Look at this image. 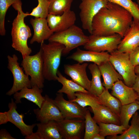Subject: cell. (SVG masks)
Returning a JSON list of instances; mask_svg holds the SVG:
<instances>
[{
	"label": "cell",
	"mask_w": 139,
	"mask_h": 139,
	"mask_svg": "<svg viewBox=\"0 0 139 139\" xmlns=\"http://www.w3.org/2000/svg\"><path fill=\"white\" fill-rule=\"evenodd\" d=\"M133 20L132 15L127 10L118 4L108 2L93 18L91 34L107 36L117 34L123 38Z\"/></svg>",
	"instance_id": "obj_1"
},
{
	"label": "cell",
	"mask_w": 139,
	"mask_h": 139,
	"mask_svg": "<svg viewBox=\"0 0 139 139\" xmlns=\"http://www.w3.org/2000/svg\"><path fill=\"white\" fill-rule=\"evenodd\" d=\"M17 11L18 14L13 21L11 31L12 46L15 50L20 53L22 58L30 55L32 50L28 47L27 41L31 36L30 28L24 22L25 18L27 16L22 9V2L19 0L12 5Z\"/></svg>",
	"instance_id": "obj_2"
},
{
	"label": "cell",
	"mask_w": 139,
	"mask_h": 139,
	"mask_svg": "<svg viewBox=\"0 0 139 139\" xmlns=\"http://www.w3.org/2000/svg\"><path fill=\"white\" fill-rule=\"evenodd\" d=\"M40 47L42 50L44 78L49 81H56L64 46L58 42H49L48 44H41Z\"/></svg>",
	"instance_id": "obj_3"
},
{
	"label": "cell",
	"mask_w": 139,
	"mask_h": 139,
	"mask_svg": "<svg viewBox=\"0 0 139 139\" xmlns=\"http://www.w3.org/2000/svg\"><path fill=\"white\" fill-rule=\"evenodd\" d=\"M89 38L80 28L74 24L65 30L55 32L48 40L49 42H57L63 45L62 55H65L75 48L84 46Z\"/></svg>",
	"instance_id": "obj_4"
},
{
	"label": "cell",
	"mask_w": 139,
	"mask_h": 139,
	"mask_svg": "<svg viewBox=\"0 0 139 139\" xmlns=\"http://www.w3.org/2000/svg\"><path fill=\"white\" fill-rule=\"evenodd\" d=\"M25 74L31 77L32 86L37 85L42 89L44 87L45 78L43 73V60L42 50L35 55H27L23 58L21 63Z\"/></svg>",
	"instance_id": "obj_5"
},
{
	"label": "cell",
	"mask_w": 139,
	"mask_h": 139,
	"mask_svg": "<svg viewBox=\"0 0 139 139\" xmlns=\"http://www.w3.org/2000/svg\"><path fill=\"white\" fill-rule=\"evenodd\" d=\"M116 70L123 77L125 84L132 87L136 77L135 66L131 63L129 54L116 50L110 53L109 60Z\"/></svg>",
	"instance_id": "obj_6"
},
{
	"label": "cell",
	"mask_w": 139,
	"mask_h": 139,
	"mask_svg": "<svg viewBox=\"0 0 139 139\" xmlns=\"http://www.w3.org/2000/svg\"><path fill=\"white\" fill-rule=\"evenodd\" d=\"M8 68L12 73L13 78V86L6 93V95L11 96L25 87L31 88L32 86L29 76L24 72L22 67L20 66L18 62V58L14 54L11 56L8 55Z\"/></svg>",
	"instance_id": "obj_7"
},
{
	"label": "cell",
	"mask_w": 139,
	"mask_h": 139,
	"mask_svg": "<svg viewBox=\"0 0 139 139\" xmlns=\"http://www.w3.org/2000/svg\"><path fill=\"white\" fill-rule=\"evenodd\" d=\"M89 38L88 42L83 46L84 49L98 52L106 51L110 53L117 50L122 38L117 34L107 36L91 34Z\"/></svg>",
	"instance_id": "obj_8"
},
{
	"label": "cell",
	"mask_w": 139,
	"mask_h": 139,
	"mask_svg": "<svg viewBox=\"0 0 139 139\" xmlns=\"http://www.w3.org/2000/svg\"><path fill=\"white\" fill-rule=\"evenodd\" d=\"M108 2L107 0H84L80 4L79 16L82 28L91 34L92 32V23L93 18Z\"/></svg>",
	"instance_id": "obj_9"
},
{
	"label": "cell",
	"mask_w": 139,
	"mask_h": 139,
	"mask_svg": "<svg viewBox=\"0 0 139 139\" xmlns=\"http://www.w3.org/2000/svg\"><path fill=\"white\" fill-rule=\"evenodd\" d=\"M45 98L41 108L33 109L37 120L40 123H44L52 120L58 122L64 119L62 114L54 100L46 94Z\"/></svg>",
	"instance_id": "obj_10"
},
{
	"label": "cell",
	"mask_w": 139,
	"mask_h": 139,
	"mask_svg": "<svg viewBox=\"0 0 139 139\" xmlns=\"http://www.w3.org/2000/svg\"><path fill=\"white\" fill-rule=\"evenodd\" d=\"M57 122L64 139H84L85 120L77 118H64Z\"/></svg>",
	"instance_id": "obj_11"
},
{
	"label": "cell",
	"mask_w": 139,
	"mask_h": 139,
	"mask_svg": "<svg viewBox=\"0 0 139 139\" xmlns=\"http://www.w3.org/2000/svg\"><path fill=\"white\" fill-rule=\"evenodd\" d=\"M54 100L64 118H77L85 120L88 108L83 107L75 102L66 100L62 93H57Z\"/></svg>",
	"instance_id": "obj_12"
},
{
	"label": "cell",
	"mask_w": 139,
	"mask_h": 139,
	"mask_svg": "<svg viewBox=\"0 0 139 139\" xmlns=\"http://www.w3.org/2000/svg\"><path fill=\"white\" fill-rule=\"evenodd\" d=\"M48 25L54 32L65 30L75 24L76 20L75 13L71 10L61 15L49 14L46 18Z\"/></svg>",
	"instance_id": "obj_13"
},
{
	"label": "cell",
	"mask_w": 139,
	"mask_h": 139,
	"mask_svg": "<svg viewBox=\"0 0 139 139\" xmlns=\"http://www.w3.org/2000/svg\"><path fill=\"white\" fill-rule=\"evenodd\" d=\"M87 63L81 64L78 63L72 65L65 64L64 72L71 77L72 80L88 91L90 89L91 81L89 79L86 73Z\"/></svg>",
	"instance_id": "obj_14"
},
{
	"label": "cell",
	"mask_w": 139,
	"mask_h": 139,
	"mask_svg": "<svg viewBox=\"0 0 139 139\" xmlns=\"http://www.w3.org/2000/svg\"><path fill=\"white\" fill-rule=\"evenodd\" d=\"M139 46V19L133 18L126 34L119 45V51L130 53Z\"/></svg>",
	"instance_id": "obj_15"
},
{
	"label": "cell",
	"mask_w": 139,
	"mask_h": 139,
	"mask_svg": "<svg viewBox=\"0 0 139 139\" xmlns=\"http://www.w3.org/2000/svg\"><path fill=\"white\" fill-rule=\"evenodd\" d=\"M110 54L107 51L98 52L84 50L77 48L76 51L67 57L82 64L85 62H91L98 66L109 60Z\"/></svg>",
	"instance_id": "obj_16"
},
{
	"label": "cell",
	"mask_w": 139,
	"mask_h": 139,
	"mask_svg": "<svg viewBox=\"0 0 139 139\" xmlns=\"http://www.w3.org/2000/svg\"><path fill=\"white\" fill-rule=\"evenodd\" d=\"M30 22L33 29V35L30 41L31 44L35 42L40 44L43 43L54 33L49 27L46 19L31 18Z\"/></svg>",
	"instance_id": "obj_17"
},
{
	"label": "cell",
	"mask_w": 139,
	"mask_h": 139,
	"mask_svg": "<svg viewBox=\"0 0 139 139\" xmlns=\"http://www.w3.org/2000/svg\"><path fill=\"white\" fill-rule=\"evenodd\" d=\"M16 103L11 99V102L8 104L9 110L7 111L9 122L12 123L20 130L22 134L24 136L29 135L33 132V129L36 125V124L28 125L25 124L23 119L24 115L20 114L16 110Z\"/></svg>",
	"instance_id": "obj_18"
},
{
	"label": "cell",
	"mask_w": 139,
	"mask_h": 139,
	"mask_svg": "<svg viewBox=\"0 0 139 139\" xmlns=\"http://www.w3.org/2000/svg\"><path fill=\"white\" fill-rule=\"evenodd\" d=\"M111 89V95L118 98L122 105L137 100L138 96L136 92L132 87L127 86L121 80L116 82Z\"/></svg>",
	"instance_id": "obj_19"
},
{
	"label": "cell",
	"mask_w": 139,
	"mask_h": 139,
	"mask_svg": "<svg viewBox=\"0 0 139 139\" xmlns=\"http://www.w3.org/2000/svg\"><path fill=\"white\" fill-rule=\"evenodd\" d=\"M43 92L42 89L35 85L32 86L31 88L25 87L20 91L19 92L15 93L13 95L15 102L16 103H21V99L25 98L31 101L41 108L42 103L45 100V96H42L41 93Z\"/></svg>",
	"instance_id": "obj_20"
},
{
	"label": "cell",
	"mask_w": 139,
	"mask_h": 139,
	"mask_svg": "<svg viewBox=\"0 0 139 139\" xmlns=\"http://www.w3.org/2000/svg\"><path fill=\"white\" fill-rule=\"evenodd\" d=\"M56 80L62 85V88L58 90L57 92L66 94L69 100L72 101L75 98V93L77 92L89 93L88 90L72 80L66 78L58 70Z\"/></svg>",
	"instance_id": "obj_21"
},
{
	"label": "cell",
	"mask_w": 139,
	"mask_h": 139,
	"mask_svg": "<svg viewBox=\"0 0 139 139\" xmlns=\"http://www.w3.org/2000/svg\"><path fill=\"white\" fill-rule=\"evenodd\" d=\"M98 66L103 79L102 84L106 89H111L116 82L123 80L122 76L116 71L109 60Z\"/></svg>",
	"instance_id": "obj_22"
},
{
	"label": "cell",
	"mask_w": 139,
	"mask_h": 139,
	"mask_svg": "<svg viewBox=\"0 0 139 139\" xmlns=\"http://www.w3.org/2000/svg\"><path fill=\"white\" fill-rule=\"evenodd\" d=\"M92 110L94 114L93 118L97 123L101 122L121 125L119 116L105 106L100 104Z\"/></svg>",
	"instance_id": "obj_23"
},
{
	"label": "cell",
	"mask_w": 139,
	"mask_h": 139,
	"mask_svg": "<svg viewBox=\"0 0 139 139\" xmlns=\"http://www.w3.org/2000/svg\"><path fill=\"white\" fill-rule=\"evenodd\" d=\"M37 131L41 134L43 139H64L57 121L52 120L36 124Z\"/></svg>",
	"instance_id": "obj_24"
},
{
	"label": "cell",
	"mask_w": 139,
	"mask_h": 139,
	"mask_svg": "<svg viewBox=\"0 0 139 139\" xmlns=\"http://www.w3.org/2000/svg\"><path fill=\"white\" fill-rule=\"evenodd\" d=\"M88 67L92 75L90 86L88 91L98 97L105 89L101 83L100 71L98 66L94 63L89 65Z\"/></svg>",
	"instance_id": "obj_25"
},
{
	"label": "cell",
	"mask_w": 139,
	"mask_h": 139,
	"mask_svg": "<svg viewBox=\"0 0 139 139\" xmlns=\"http://www.w3.org/2000/svg\"><path fill=\"white\" fill-rule=\"evenodd\" d=\"M106 89L98 97L101 104L107 107L118 116L121 110L122 105L120 101L113 96Z\"/></svg>",
	"instance_id": "obj_26"
},
{
	"label": "cell",
	"mask_w": 139,
	"mask_h": 139,
	"mask_svg": "<svg viewBox=\"0 0 139 139\" xmlns=\"http://www.w3.org/2000/svg\"><path fill=\"white\" fill-rule=\"evenodd\" d=\"M138 113L137 111L132 117L131 125L124 131L121 135L114 136H108L107 138L110 139H139V123L138 120Z\"/></svg>",
	"instance_id": "obj_27"
},
{
	"label": "cell",
	"mask_w": 139,
	"mask_h": 139,
	"mask_svg": "<svg viewBox=\"0 0 139 139\" xmlns=\"http://www.w3.org/2000/svg\"><path fill=\"white\" fill-rule=\"evenodd\" d=\"M139 110V105L135 101L131 103L122 106L119 115L121 125L126 129L129 127V122L136 112Z\"/></svg>",
	"instance_id": "obj_28"
},
{
	"label": "cell",
	"mask_w": 139,
	"mask_h": 139,
	"mask_svg": "<svg viewBox=\"0 0 139 139\" xmlns=\"http://www.w3.org/2000/svg\"><path fill=\"white\" fill-rule=\"evenodd\" d=\"M75 99L70 101L75 102L83 107L89 106L92 109L101 104L98 97L89 93L77 92L75 93Z\"/></svg>",
	"instance_id": "obj_29"
},
{
	"label": "cell",
	"mask_w": 139,
	"mask_h": 139,
	"mask_svg": "<svg viewBox=\"0 0 139 139\" xmlns=\"http://www.w3.org/2000/svg\"><path fill=\"white\" fill-rule=\"evenodd\" d=\"M49 14L61 15L70 10L73 0H49Z\"/></svg>",
	"instance_id": "obj_30"
},
{
	"label": "cell",
	"mask_w": 139,
	"mask_h": 139,
	"mask_svg": "<svg viewBox=\"0 0 139 139\" xmlns=\"http://www.w3.org/2000/svg\"><path fill=\"white\" fill-rule=\"evenodd\" d=\"M85 129L84 139H92L100 132V127L91 116L88 109L86 111L85 117Z\"/></svg>",
	"instance_id": "obj_31"
},
{
	"label": "cell",
	"mask_w": 139,
	"mask_h": 139,
	"mask_svg": "<svg viewBox=\"0 0 139 139\" xmlns=\"http://www.w3.org/2000/svg\"><path fill=\"white\" fill-rule=\"evenodd\" d=\"M97 124L100 127L99 134L105 137L109 136H115L119 134H121L126 130L122 125L101 122Z\"/></svg>",
	"instance_id": "obj_32"
},
{
	"label": "cell",
	"mask_w": 139,
	"mask_h": 139,
	"mask_svg": "<svg viewBox=\"0 0 139 139\" xmlns=\"http://www.w3.org/2000/svg\"><path fill=\"white\" fill-rule=\"evenodd\" d=\"M108 2L118 4L128 10L133 18L139 19V5L132 0H107Z\"/></svg>",
	"instance_id": "obj_33"
},
{
	"label": "cell",
	"mask_w": 139,
	"mask_h": 139,
	"mask_svg": "<svg viewBox=\"0 0 139 139\" xmlns=\"http://www.w3.org/2000/svg\"><path fill=\"white\" fill-rule=\"evenodd\" d=\"M38 5L33 8L30 13L27 12L28 16H31L36 18L46 19L49 14V0H37Z\"/></svg>",
	"instance_id": "obj_34"
},
{
	"label": "cell",
	"mask_w": 139,
	"mask_h": 139,
	"mask_svg": "<svg viewBox=\"0 0 139 139\" xmlns=\"http://www.w3.org/2000/svg\"><path fill=\"white\" fill-rule=\"evenodd\" d=\"M19 0H0V34H6L5 21L6 12L10 6Z\"/></svg>",
	"instance_id": "obj_35"
},
{
	"label": "cell",
	"mask_w": 139,
	"mask_h": 139,
	"mask_svg": "<svg viewBox=\"0 0 139 139\" xmlns=\"http://www.w3.org/2000/svg\"><path fill=\"white\" fill-rule=\"evenodd\" d=\"M131 62L135 67L139 65V46L129 53Z\"/></svg>",
	"instance_id": "obj_36"
},
{
	"label": "cell",
	"mask_w": 139,
	"mask_h": 139,
	"mask_svg": "<svg viewBox=\"0 0 139 139\" xmlns=\"http://www.w3.org/2000/svg\"><path fill=\"white\" fill-rule=\"evenodd\" d=\"M0 139H15L5 129H2L0 131Z\"/></svg>",
	"instance_id": "obj_37"
},
{
	"label": "cell",
	"mask_w": 139,
	"mask_h": 139,
	"mask_svg": "<svg viewBox=\"0 0 139 139\" xmlns=\"http://www.w3.org/2000/svg\"><path fill=\"white\" fill-rule=\"evenodd\" d=\"M9 122L7 112H0V125L6 124Z\"/></svg>",
	"instance_id": "obj_38"
},
{
	"label": "cell",
	"mask_w": 139,
	"mask_h": 139,
	"mask_svg": "<svg viewBox=\"0 0 139 139\" xmlns=\"http://www.w3.org/2000/svg\"><path fill=\"white\" fill-rule=\"evenodd\" d=\"M136 75V77L135 82L132 87L137 95V100L139 101V74Z\"/></svg>",
	"instance_id": "obj_39"
},
{
	"label": "cell",
	"mask_w": 139,
	"mask_h": 139,
	"mask_svg": "<svg viewBox=\"0 0 139 139\" xmlns=\"http://www.w3.org/2000/svg\"><path fill=\"white\" fill-rule=\"evenodd\" d=\"M25 139H43V137L40 133L38 132H33L30 135L25 136Z\"/></svg>",
	"instance_id": "obj_40"
},
{
	"label": "cell",
	"mask_w": 139,
	"mask_h": 139,
	"mask_svg": "<svg viewBox=\"0 0 139 139\" xmlns=\"http://www.w3.org/2000/svg\"><path fill=\"white\" fill-rule=\"evenodd\" d=\"M105 137L101 135L99 133L95 135L92 138V139H104Z\"/></svg>",
	"instance_id": "obj_41"
},
{
	"label": "cell",
	"mask_w": 139,
	"mask_h": 139,
	"mask_svg": "<svg viewBox=\"0 0 139 139\" xmlns=\"http://www.w3.org/2000/svg\"><path fill=\"white\" fill-rule=\"evenodd\" d=\"M135 71L136 74H139V65L135 67Z\"/></svg>",
	"instance_id": "obj_42"
},
{
	"label": "cell",
	"mask_w": 139,
	"mask_h": 139,
	"mask_svg": "<svg viewBox=\"0 0 139 139\" xmlns=\"http://www.w3.org/2000/svg\"><path fill=\"white\" fill-rule=\"evenodd\" d=\"M138 122L139 123V112H138Z\"/></svg>",
	"instance_id": "obj_43"
},
{
	"label": "cell",
	"mask_w": 139,
	"mask_h": 139,
	"mask_svg": "<svg viewBox=\"0 0 139 139\" xmlns=\"http://www.w3.org/2000/svg\"><path fill=\"white\" fill-rule=\"evenodd\" d=\"M135 102L139 105V101L136 100Z\"/></svg>",
	"instance_id": "obj_44"
},
{
	"label": "cell",
	"mask_w": 139,
	"mask_h": 139,
	"mask_svg": "<svg viewBox=\"0 0 139 139\" xmlns=\"http://www.w3.org/2000/svg\"><path fill=\"white\" fill-rule=\"evenodd\" d=\"M137 2L138 4L139 5V0H137Z\"/></svg>",
	"instance_id": "obj_45"
},
{
	"label": "cell",
	"mask_w": 139,
	"mask_h": 139,
	"mask_svg": "<svg viewBox=\"0 0 139 139\" xmlns=\"http://www.w3.org/2000/svg\"><path fill=\"white\" fill-rule=\"evenodd\" d=\"M81 0L82 1H83L84 0Z\"/></svg>",
	"instance_id": "obj_46"
},
{
	"label": "cell",
	"mask_w": 139,
	"mask_h": 139,
	"mask_svg": "<svg viewBox=\"0 0 139 139\" xmlns=\"http://www.w3.org/2000/svg\"></svg>",
	"instance_id": "obj_47"
}]
</instances>
